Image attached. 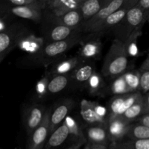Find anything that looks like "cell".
<instances>
[{
	"mask_svg": "<svg viewBox=\"0 0 149 149\" xmlns=\"http://www.w3.org/2000/svg\"><path fill=\"white\" fill-rule=\"evenodd\" d=\"M127 65L128 57L125 43L114 39L103 62L102 67L103 76L119 77L126 71Z\"/></svg>",
	"mask_w": 149,
	"mask_h": 149,
	"instance_id": "6da1fadb",
	"label": "cell"
},
{
	"mask_svg": "<svg viewBox=\"0 0 149 149\" xmlns=\"http://www.w3.org/2000/svg\"><path fill=\"white\" fill-rule=\"evenodd\" d=\"M148 15L149 11L144 12L137 5L128 10L123 19L113 27L115 39L126 42L135 31L142 29L148 20Z\"/></svg>",
	"mask_w": 149,
	"mask_h": 149,
	"instance_id": "7a4b0ae2",
	"label": "cell"
},
{
	"mask_svg": "<svg viewBox=\"0 0 149 149\" xmlns=\"http://www.w3.org/2000/svg\"><path fill=\"white\" fill-rule=\"evenodd\" d=\"M84 38L79 33H77L65 40L47 44L41 50L42 61L45 63L55 61L63 55L66 51L69 50L73 47L84 40Z\"/></svg>",
	"mask_w": 149,
	"mask_h": 149,
	"instance_id": "3957f363",
	"label": "cell"
},
{
	"mask_svg": "<svg viewBox=\"0 0 149 149\" xmlns=\"http://www.w3.org/2000/svg\"><path fill=\"white\" fill-rule=\"evenodd\" d=\"M81 115L83 119L92 125H106L107 109L97 102L84 99L81 102Z\"/></svg>",
	"mask_w": 149,
	"mask_h": 149,
	"instance_id": "277c9868",
	"label": "cell"
},
{
	"mask_svg": "<svg viewBox=\"0 0 149 149\" xmlns=\"http://www.w3.org/2000/svg\"><path fill=\"white\" fill-rule=\"evenodd\" d=\"M143 97V95L140 92H134L113 97L109 103L107 118L120 116Z\"/></svg>",
	"mask_w": 149,
	"mask_h": 149,
	"instance_id": "5b68a950",
	"label": "cell"
},
{
	"mask_svg": "<svg viewBox=\"0 0 149 149\" xmlns=\"http://www.w3.org/2000/svg\"><path fill=\"white\" fill-rule=\"evenodd\" d=\"M51 112L46 111L43 120L37 128L29 135L27 149H43L49 135V116Z\"/></svg>",
	"mask_w": 149,
	"mask_h": 149,
	"instance_id": "8992f818",
	"label": "cell"
},
{
	"mask_svg": "<svg viewBox=\"0 0 149 149\" xmlns=\"http://www.w3.org/2000/svg\"><path fill=\"white\" fill-rule=\"evenodd\" d=\"M130 123L131 122H127L121 117L107 118L106 128L109 136V143L125 138L128 127Z\"/></svg>",
	"mask_w": 149,
	"mask_h": 149,
	"instance_id": "52a82bcc",
	"label": "cell"
},
{
	"mask_svg": "<svg viewBox=\"0 0 149 149\" xmlns=\"http://www.w3.org/2000/svg\"><path fill=\"white\" fill-rule=\"evenodd\" d=\"M45 113V108L40 104L31 106L26 111L24 115V125L29 136L42 123Z\"/></svg>",
	"mask_w": 149,
	"mask_h": 149,
	"instance_id": "ba28073f",
	"label": "cell"
},
{
	"mask_svg": "<svg viewBox=\"0 0 149 149\" xmlns=\"http://www.w3.org/2000/svg\"><path fill=\"white\" fill-rule=\"evenodd\" d=\"M127 10H128L127 9L122 7L102 21L99 22L93 26H90V27L86 28L81 31L84 32H87V33H93V34L94 33H102L105 31L116 26L123 19Z\"/></svg>",
	"mask_w": 149,
	"mask_h": 149,
	"instance_id": "9c48e42d",
	"label": "cell"
},
{
	"mask_svg": "<svg viewBox=\"0 0 149 149\" xmlns=\"http://www.w3.org/2000/svg\"><path fill=\"white\" fill-rule=\"evenodd\" d=\"M123 3L124 0H112V1H110L106 6L100 9V11L95 15L93 16L92 18H90L87 21L80 24L78 26L79 31L106 19L109 15H111L113 13L117 11L118 10L122 8Z\"/></svg>",
	"mask_w": 149,
	"mask_h": 149,
	"instance_id": "30bf717a",
	"label": "cell"
},
{
	"mask_svg": "<svg viewBox=\"0 0 149 149\" xmlns=\"http://www.w3.org/2000/svg\"><path fill=\"white\" fill-rule=\"evenodd\" d=\"M86 141L90 145L109 146V140L106 131V125H92L86 130L84 134Z\"/></svg>",
	"mask_w": 149,
	"mask_h": 149,
	"instance_id": "8fae6325",
	"label": "cell"
},
{
	"mask_svg": "<svg viewBox=\"0 0 149 149\" xmlns=\"http://www.w3.org/2000/svg\"><path fill=\"white\" fill-rule=\"evenodd\" d=\"M74 102L71 100H66L57 106L55 110L50 113L49 116V135L58 127L61 122L68 116L74 106Z\"/></svg>",
	"mask_w": 149,
	"mask_h": 149,
	"instance_id": "7c38bea8",
	"label": "cell"
},
{
	"mask_svg": "<svg viewBox=\"0 0 149 149\" xmlns=\"http://www.w3.org/2000/svg\"><path fill=\"white\" fill-rule=\"evenodd\" d=\"M84 0H48L47 9L52 10L55 17H60L65 13L80 8Z\"/></svg>",
	"mask_w": 149,
	"mask_h": 149,
	"instance_id": "4fadbf2b",
	"label": "cell"
},
{
	"mask_svg": "<svg viewBox=\"0 0 149 149\" xmlns=\"http://www.w3.org/2000/svg\"><path fill=\"white\" fill-rule=\"evenodd\" d=\"M145 113H149L148 93L143 95L142 98L134 103L123 114L118 117H121L122 119L132 123V122L135 121L138 118Z\"/></svg>",
	"mask_w": 149,
	"mask_h": 149,
	"instance_id": "5bb4252c",
	"label": "cell"
},
{
	"mask_svg": "<svg viewBox=\"0 0 149 149\" xmlns=\"http://www.w3.org/2000/svg\"><path fill=\"white\" fill-rule=\"evenodd\" d=\"M21 35L12 31L0 32V63L21 40Z\"/></svg>",
	"mask_w": 149,
	"mask_h": 149,
	"instance_id": "9a60e30c",
	"label": "cell"
},
{
	"mask_svg": "<svg viewBox=\"0 0 149 149\" xmlns=\"http://www.w3.org/2000/svg\"><path fill=\"white\" fill-rule=\"evenodd\" d=\"M109 1L108 0H84L79 8L82 15V23L95 15Z\"/></svg>",
	"mask_w": 149,
	"mask_h": 149,
	"instance_id": "2e32d148",
	"label": "cell"
},
{
	"mask_svg": "<svg viewBox=\"0 0 149 149\" xmlns=\"http://www.w3.org/2000/svg\"><path fill=\"white\" fill-rule=\"evenodd\" d=\"M63 122L68 127V132H69L68 136H70L71 140L73 141V143H82L83 145H85L87 143L84 131L81 125L74 118L67 116L64 119Z\"/></svg>",
	"mask_w": 149,
	"mask_h": 149,
	"instance_id": "e0dca14e",
	"label": "cell"
},
{
	"mask_svg": "<svg viewBox=\"0 0 149 149\" xmlns=\"http://www.w3.org/2000/svg\"><path fill=\"white\" fill-rule=\"evenodd\" d=\"M109 149H149V139L131 140L124 138L119 141L110 143Z\"/></svg>",
	"mask_w": 149,
	"mask_h": 149,
	"instance_id": "ac0fdd59",
	"label": "cell"
},
{
	"mask_svg": "<svg viewBox=\"0 0 149 149\" xmlns=\"http://www.w3.org/2000/svg\"><path fill=\"white\" fill-rule=\"evenodd\" d=\"M69 135L68 129L65 124L63 122L57 129L53 131L48 139L45 149H53L63 143Z\"/></svg>",
	"mask_w": 149,
	"mask_h": 149,
	"instance_id": "d6986e66",
	"label": "cell"
},
{
	"mask_svg": "<svg viewBox=\"0 0 149 149\" xmlns=\"http://www.w3.org/2000/svg\"><path fill=\"white\" fill-rule=\"evenodd\" d=\"M58 26H64L67 27H77L82 23V15L80 9L71 10L60 17H56Z\"/></svg>",
	"mask_w": 149,
	"mask_h": 149,
	"instance_id": "ffe728a7",
	"label": "cell"
},
{
	"mask_svg": "<svg viewBox=\"0 0 149 149\" xmlns=\"http://www.w3.org/2000/svg\"><path fill=\"white\" fill-rule=\"evenodd\" d=\"M95 72L94 65L92 63H79L70 75L71 79H73L77 83H87L89 79Z\"/></svg>",
	"mask_w": 149,
	"mask_h": 149,
	"instance_id": "44dd1931",
	"label": "cell"
},
{
	"mask_svg": "<svg viewBox=\"0 0 149 149\" xmlns=\"http://www.w3.org/2000/svg\"><path fill=\"white\" fill-rule=\"evenodd\" d=\"M80 63V60L79 58H68L57 63L51 69V74L55 75H65L72 72Z\"/></svg>",
	"mask_w": 149,
	"mask_h": 149,
	"instance_id": "7402d4cb",
	"label": "cell"
},
{
	"mask_svg": "<svg viewBox=\"0 0 149 149\" xmlns=\"http://www.w3.org/2000/svg\"><path fill=\"white\" fill-rule=\"evenodd\" d=\"M102 44L99 39H90L86 42L79 51L81 57L87 59H97L101 51Z\"/></svg>",
	"mask_w": 149,
	"mask_h": 149,
	"instance_id": "603a6c76",
	"label": "cell"
},
{
	"mask_svg": "<svg viewBox=\"0 0 149 149\" xmlns=\"http://www.w3.org/2000/svg\"><path fill=\"white\" fill-rule=\"evenodd\" d=\"M79 27H67L64 26H57L51 31L49 34V39L52 42H59V41L65 40L68 38L71 37V36L78 33Z\"/></svg>",
	"mask_w": 149,
	"mask_h": 149,
	"instance_id": "cb8c5ba5",
	"label": "cell"
},
{
	"mask_svg": "<svg viewBox=\"0 0 149 149\" xmlns=\"http://www.w3.org/2000/svg\"><path fill=\"white\" fill-rule=\"evenodd\" d=\"M71 77L69 74L52 76L51 79H48L47 91L52 94H56L63 90L69 83Z\"/></svg>",
	"mask_w": 149,
	"mask_h": 149,
	"instance_id": "d4e9b609",
	"label": "cell"
},
{
	"mask_svg": "<svg viewBox=\"0 0 149 149\" xmlns=\"http://www.w3.org/2000/svg\"><path fill=\"white\" fill-rule=\"evenodd\" d=\"M125 138L131 140L149 139V128L138 123H130L128 127Z\"/></svg>",
	"mask_w": 149,
	"mask_h": 149,
	"instance_id": "484cf974",
	"label": "cell"
},
{
	"mask_svg": "<svg viewBox=\"0 0 149 149\" xmlns=\"http://www.w3.org/2000/svg\"><path fill=\"white\" fill-rule=\"evenodd\" d=\"M11 13L18 17L36 22L42 17V11L26 7H14L11 9Z\"/></svg>",
	"mask_w": 149,
	"mask_h": 149,
	"instance_id": "4316f807",
	"label": "cell"
},
{
	"mask_svg": "<svg viewBox=\"0 0 149 149\" xmlns=\"http://www.w3.org/2000/svg\"><path fill=\"white\" fill-rule=\"evenodd\" d=\"M139 72L140 87L139 92L143 94L148 93L149 90V60L148 57L146 58L144 62L138 70Z\"/></svg>",
	"mask_w": 149,
	"mask_h": 149,
	"instance_id": "83f0119b",
	"label": "cell"
},
{
	"mask_svg": "<svg viewBox=\"0 0 149 149\" xmlns=\"http://www.w3.org/2000/svg\"><path fill=\"white\" fill-rule=\"evenodd\" d=\"M130 93L139 92V72L137 70H130L122 74Z\"/></svg>",
	"mask_w": 149,
	"mask_h": 149,
	"instance_id": "f1b7e54d",
	"label": "cell"
},
{
	"mask_svg": "<svg viewBox=\"0 0 149 149\" xmlns=\"http://www.w3.org/2000/svg\"><path fill=\"white\" fill-rule=\"evenodd\" d=\"M142 34L141 29H137L131 34V36L127 39L125 43L127 57H136L138 55V48L137 45L138 38Z\"/></svg>",
	"mask_w": 149,
	"mask_h": 149,
	"instance_id": "f546056e",
	"label": "cell"
},
{
	"mask_svg": "<svg viewBox=\"0 0 149 149\" xmlns=\"http://www.w3.org/2000/svg\"><path fill=\"white\" fill-rule=\"evenodd\" d=\"M9 2L15 7H26L43 11L47 9V0H10Z\"/></svg>",
	"mask_w": 149,
	"mask_h": 149,
	"instance_id": "4dcf8cb0",
	"label": "cell"
},
{
	"mask_svg": "<svg viewBox=\"0 0 149 149\" xmlns=\"http://www.w3.org/2000/svg\"><path fill=\"white\" fill-rule=\"evenodd\" d=\"M17 45L20 46V47L23 50L34 52L41 48L42 41L35 38L34 36H29L26 39H22Z\"/></svg>",
	"mask_w": 149,
	"mask_h": 149,
	"instance_id": "1f68e13d",
	"label": "cell"
},
{
	"mask_svg": "<svg viewBox=\"0 0 149 149\" xmlns=\"http://www.w3.org/2000/svg\"><path fill=\"white\" fill-rule=\"evenodd\" d=\"M87 87L92 94H98L103 88L104 81L98 73L95 71L87 82Z\"/></svg>",
	"mask_w": 149,
	"mask_h": 149,
	"instance_id": "d6a6232c",
	"label": "cell"
},
{
	"mask_svg": "<svg viewBox=\"0 0 149 149\" xmlns=\"http://www.w3.org/2000/svg\"><path fill=\"white\" fill-rule=\"evenodd\" d=\"M110 91L112 94L116 95V96L130 93L122 75L115 77L114 80L111 84Z\"/></svg>",
	"mask_w": 149,
	"mask_h": 149,
	"instance_id": "836d02e7",
	"label": "cell"
},
{
	"mask_svg": "<svg viewBox=\"0 0 149 149\" xmlns=\"http://www.w3.org/2000/svg\"><path fill=\"white\" fill-rule=\"evenodd\" d=\"M48 78L44 77L43 79L38 81L36 84V92L40 95H44L47 92V87Z\"/></svg>",
	"mask_w": 149,
	"mask_h": 149,
	"instance_id": "e575fe53",
	"label": "cell"
},
{
	"mask_svg": "<svg viewBox=\"0 0 149 149\" xmlns=\"http://www.w3.org/2000/svg\"><path fill=\"white\" fill-rule=\"evenodd\" d=\"M137 123L149 128V113H145L136 119Z\"/></svg>",
	"mask_w": 149,
	"mask_h": 149,
	"instance_id": "d590c367",
	"label": "cell"
},
{
	"mask_svg": "<svg viewBox=\"0 0 149 149\" xmlns=\"http://www.w3.org/2000/svg\"><path fill=\"white\" fill-rule=\"evenodd\" d=\"M136 5L144 12L149 11V0H140Z\"/></svg>",
	"mask_w": 149,
	"mask_h": 149,
	"instance_id": "8d00e7d4",
	"label": "cell"
},
{
	"mask_svg": "<svg viewBox=\"0 0 149 149\" xmlns=\"http://www.w3.org/2000/svg\"><path fill=\"white\" fill-rule=\"evenodd\" d=\"M82 146L84 145H83L82 143H73L71 146H69L66 149H81Z\"/></svg>",
	"mask_w": 149,
	"mask_h": 149,
	"instance_id": "74e56055",
	"label": "cell"
},
{
	"mask_svg": "<svg viewBox=\"0 0 149 149\" xmlns=\"http://www.w3.org/2000/svg\"><path fill=\"white\" fill-rule=\"evenodd\" d=\"M90 149H109V148H108V146H105L90 145Z\"/></svg>",
	"mask_w": 149,
	"mask_h": 149,
	"instance_id": "f35d334b",
	"label": "cell"
},
{
	"mask_svg": "<svg viewBox=\"0 0 149 149\" xmlns=\"http://www.w3.org/2000/svg\"><path fill=\"white\" fill-rule=\"evenodd\" d=\"M90 144H89V143H86L85 145H84V148L83 149H90Z\"/></svg>",
	"mask_w": 149,
	"mask_h": 149,
	"instance_id": "ab89813d",
	"label": "cell"
},
{
	"mask_svg": "<svg viewBox=\"0 0 149 149\" xmlns=\"http://www.w3.org/2000/svg\"><path fill=\"white\" fill-rule=\"evenodd\" d=\"M4 27V24H3V23H1V22H0V30H1V29H2Z\"/></svg>",
	"mask_w": 149,
	"mask_h": 149,
	"instance_id": "60d3db41",
	"label": "cell"
}]
</instances>
